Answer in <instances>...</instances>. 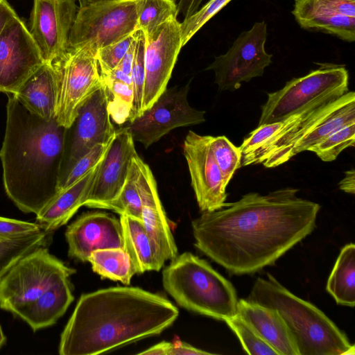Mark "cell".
I'll use <instances>...</instances> for the list:
<instances>
[{
	"label": "cell",
	"mask_w": 355,
	"mask_h": 355,
	"mask_svg": "<svg viewBox=\"0 0 355 355\" xmlns=\"http://www.w3.org/2000/svg\"><path fill=\"white\" fill-rule=\"evenodd\" d=\"M286 187L266 195L251 192L205 211L191 223L195 246L234 275L253 274L310 234L320 205Z\"/></svg>",
	"instance_id": "6da1fadb"
},
{
	"label": "cell",
	"mask_w": 355,
	"mask_h": 355,
	"mask_svg": "<svg viewBox=\"0 0 355 355\" xmlns=\"http://www.w3.org/2000/svg\"><path fill=\"white\" fill-rule=\"evenodd\" d=\"M179 315L162 295L116 286L83 294L60 336V355H94L160 334Z\"/></svg>",
	"instance_id": "7a4b0ae2"
},
{
	"label": "cell",
	"mask_w": 355,
	"mask_h": 355,
	"mask_svg": "<svg viewBox=\"0 0 355 355\" xmlns=\"http://www.w3.org/2000/svg\"><path fill=\"white\" fill-rule=\"evenodd\" d=\"M0 160L7 196L25 213L37 215L58 191L67 128L46 120L7 94Z\"/></svg>",
	"instance_id": "3957f363"
},
{
	"label": "cell",
	"mask_w": 355,
	"mask_h": 355,
	"mask_svg": "<svg viewBox=\"0 0 355 355\" xmlns=\"http://www.w3.org/2000/svg\"><path fill=\"white\" fill-rule=\"evenodd\" d=\"M76 270L40 246L0 279V308L33 331L54 324L73 301L69 277Z\"/></svg>",
	"instance_id": "277c9868"
},
{
	"label": "cell",
	"mask_w": 355,
	"mask_h": 355,
	"mask_svg": "<svg viewBox=\"0 0 355 355\" xmlns=\"http://www.w3.org/2000/svg\"><path fill=\"white\" fill-rule=\"evenodd\" d=\"M250 302L276 309L286 324L299 355L354 354V345L321 310L283 286L272 275L259 277Z\"/></svg>",
	"instance_id": "5b68a950"
},
{
	"label": "cell",
	"mask_w": 355,
	"mask_h": 355,
	"mask_svg": "<svg viewBox=\"0 0 355 355\" xmlns=\"http://www.w3.org/2000/svg\"><path fill=\"white\" fill-rule=\"evenodd\" d=\"M164 289L181 306L225 321L237 314L239 300L232 283L205 260L186 252L162 272Z\"/></svg>",
	"instance_id": "8992f818"
},
{
	"label": "cell",
	"mask_w": 355,
	"mask_h": 355,
	"mask_svg": "<svg viewBox=\"0 0 355 355\" xmlns=\"http://www.w3.org/2000/svg\"><path fill=\"white\" fill-rule=\"evenodd\" d=\"M349 73L345 66L320 64L304 76L293 78L276 92L267 93L258 125L282 121L327 95L347 92Z\"/></svg>",
	"instance_id": "52a82bcc"
},
{
	"label": "cell",
	"mask_w": 355,
	"mask_h": 355,
	"mask_svg": "<svg viewBox=\"0 0 355 355\" xmlns=\"http://www.w3.org/2000/svg\"><path fill=\"white\" fill-rule=\"evenodd\" d=\"M137 0H123L79 8L69 36L68 47L96 54L111 44L135 33Z\"/></svg>",
	"instance_id": "ba28073f"
},
{
	"label": "cell",
	"mask_w": 355,
	"mask_h": 355,
	"mask_svg": "<svg viewBox=\"0 0 355 355\" xmlns=\"http://www.w3.org/2000/svg\"><path fill=\"white\" fill-rule=\"evenodd\" d=\"M51 64L57 85L55 118L69 129L82 106L103 85L99 65L91 51L70 47Z\"/></svg>",
	"instance_id": "9c48e42d"
},
{
	"label": "cell",
	"mask_w": 355,
	"mask_h": 355,
	"mask_svg": "<svg viewBox=\"0 0 355 355\" xmlns=\"http://www.w3.org/2000/svg\"><path fill=\"white\" fill-rule=\"evenodd\" d=\"M266 37V24L256 22L239 35L225 54L215 58L206 70L214 71L215 83L220 90L238 89L241 83L263 74L272 57L265 49Z\"/></svg>",
	"instance_id": "30bf717a"
},
{
	"label": "cell",
	"mask_w": 355,
	"mask_h": 355,
	"mask_svg": "<svg viewBox=\"0 0 355 355\" xmlns=\"http://www.w3.org/2000/svg\"><path fill=\"white\" fill-rule=\"evenodd\" d=\"M189 83L166 89L141 115L125 126L134 141L148 148L176 128L205 121V111L192 107L187 99Z\"/></svg>",
	"instance_id": "8fae6325"
},
{
	"label": "cell",
	"mask_w": 355,
	"mask_h": 355,
	"mask_svg": "<svg viewBox=\"0 0 355 355\" xmlns=\"http://www.w3.org/2000/svg\"><path fill=\"white\" fill-rule=\"evenodd\" d=\"M347 92L327 95L301 111L277 121L278 128L274 136L249 157L243 166L262 164L266 168H274L290 160L297 142L341 104Z\"/></svg>",
	"instance_id": "7c38bea8"
},
{
	"label": "cell",
	"mask_w": 355,
	"mask_h": 355,
	"mask_svg": "<svg viewBox=\"0 0 355 355\" xmlns=\"http://www.w3.org/2000/svg\"><path fill=\"white\" fill-rule=\"evenodd\" d=\"M44 63L28 27L16 15L0 34V92L15 94Z\"/></svg>",
	"instance_id": "4fadbf2b"
},
{
	"label": "cell",
	"mask_w": 355,
	"mask_h": 355,
	"mask_svg": "<svg viewBox=\"0 0 355 355\" xmlns=\"http://www.w3.org/2000/svg\"><path fill=\"white\" fill-rule=\"evenodd\" d=\"M145 36V82L141 113L166 89L182 47L180 23L177 18L166 21Z\"/></svg>",
	"instance_id": "5bb4252c"
},
{
	"label": "cell",
	"mask_w": 355,
	"mask_h": 355,
	"mask_svg": "<svg viewBox=\"0 0 355 355\" xmlns=\"http://www.w3.org/2000/svg\"><path fill=\"white\" fill-rule=\"evenodd\" d=\"M210 139V135H200L190 130L182 145L191 187L202 212L214 211L224 207L227 197Z\"/></svg>",
	"instance_id": "9a60e30c"
},
{
	"label": "cell",
	"mask_w": 355,
	"mask_h": 355,
	"mask_svg": "<svg viewBox=\"0 0 355 355\" xmlns=\"http://www.w3.org/2000/svg\"><path fill=\"white\" fill-rule=\"evenodd\" d=\"M78 10L75 0H33L28 28L44 62L67 51Z\"/></svg>",
	"instance_id": "2e32d148"
},
{
	"label": "cell",
	"mask_w": 355,
	"mask_h": 355,
	"mask_svg": "<svg viewBox=\"0 0 355 355\" xmlns=\"http://www.w3.org/2000/svg\"><path fill=\"white\" fill-rule=\"evenodd\" d=\"M137 154L135 141L127 128L124 126L115 130L85 206L96 208L115 198L125 184Z\"/></svg>",
	"instance_id": "e0dca14e"
},
{
	"label": "cell",
	"mask_w": 355,
	"mask_h": 355,
	"mask_svg": "<svg viewBox=\"0 0 355 355\" xmlns=\"http://www.w3.org/2000/svg\"><path fill=\"white\" fill-rule=\"evenodd\" d=\"M71 127L73 128L69 144L64 148L60 173L94 146L110 140L114 135L103 85L82 106Z\"/></svg>",
	"instance_id": "ac0fdd59"
},
{
	"label": "cell",
	"mask_w": 355,
	"mask_h": 355,
	"mask_svg": "<svg viewBox=\"0 0 355 355\" xmlns=\"http://www.w3.org/2000/svg\"><path fill=\"white\" fill-rule=\"evenodd\" d=\"M65 237L69 256L83 262L95 250L123 248L120 219L106 212L82 214L67 227Z\"/></svg>",
	"instance_id": "d6986e66"
},
{
	"label": "cell",
	"mask_w": 355,
	"mask_h": 355,
	"mask_svg": "<svg viewBox=\"0 0 355 355\" xmlns=\"http://www.w3.org/2000/svg\"><path fill=\"white\" fill-rule=\"evenodd\" d=\"M292 13L302 28L355 40V0H295Z\"/></svg>",
	"instance_id": "ffe728a7"
},
{
	"label": "cell",
	"mask_w": 355,
	"mask_h": 355,
	"mask_svg": "<svg viewBox=\"0 0 355 355\" xmlns=\"http://www.w3.org/2000/svg\"><path fill=\"white\" fill-rule=\"evenodd\" d=\"M279 355H299L295 340L279 312L248 300L238 302L237 314Z\"/></svg>",
	"instance_id": "44dd1931"
},
{
	"label": "cell",
	"mask_w": 355,
	"mask_h": 355,
	"mask_svg": "<svg viewBox=\"0 0 355 355\" xmlns=\"http://www.w3.org/2000/svg\"><path fill=\"white\" fill-rule=\"evenodd\" d=\"M101 161L81 178L59 190L36 215L37 223L42 230L51 232L66 224L78 209L85 205Z\"/></svg>",
	"instance_id": "7402d4cb"
},
{
	"label": "cell",
	"mask_w": 355,
	"mask_h": 355,
	"mask_svg": "<svg viewBox=\"0 0 355 355\" xmlns=\"http://www.w3.org/2000/svg\"><path fill=\"white\" fill-rule=\"evenodd\" d=\"M13 95L35 115L46 120L56 119L57 85L53 64L44 62Z\"/></svg>",
	"instance_id": "603a6c76"
},
{
	"label": "cell",
	"mask_w": 355,
	"mask_h": 355,
	"mask_svg": "<svg viewBox=\"0 0 355 355\" xmlns=\"http://www.w3.org/2000/svg\"><path fill=\"white\" fill-rule=\"evenodd\" d=\"M123 250L128 254L135 274L159 271L165 263L156 252L142 221L120 215Z\"/></svg>",
	"instance_id": "cb8c5ba5"
},
{
	"label": "cell",
	"mask_w": 355,
	"mask_h": 355,
	"mask_svg": "<svg viewBox=\"0 0 355 355\" xmlns=\"http://www.w3.org/2000/svg\"><path fill=\"white\" fill-rule=\"evenodd\" d=\"M327 291L337 304L354 307L355 305V245H345L331 270Z\"/></svg>",
	"instance_id": "d4e9b609"
},
{
	"label": "cell",
	"mask_w": 355,
	"mask_h": 355,
	"mask_svg": "<svg viewBox=\"0 0 355 355\" xmlns=\"http://www.w3.org/2000/svg\"><path fill=\"white\" fill-rule=\"evenodd\" d=\"M355 123V93L348 91L345 100L295 145L291 157L320 142L342 127Z\"/></svg>",
	"instance_id": "484cf974"
},
{
	"label": "cell",
	"mask_w": 355,
	"mask_h": 355,
	"mask_svg": "<svg viewBox=\"0 0 355 355\" xmlns=\"http://www.w3.org/2000/svg\"><path fill=\"white\" fill-rule=\"evenodd\" d=\"M101 76L111 119L118 125L128 123L133 103L131 76L117 68Z\"/></svg>",
	"instance_id": "4316f807"
},
{
	"label": "cell",
	"mask_w": 355,
	"mask_h": 355,
	"mask_svg": "<svg viewBox=\"0 0 355 355\" xmlns=\"http://www.w3.org/2000/svg\"><path fill=\"white\" fill-rule=\"evenodd\" d=\"M142 223L159 256L165 261L178 256V248L161 202L143 205Z\"/></svg>",
	"instance_id": "83f0119b"
},
{
	"label": "cell",
	"mask_w": 355,
	"mask_h": 355,
	"mask_svg": "<svg viewBox=\"0 0 355 355\" xmlns=\"http://www.w3.org/2000/svg\"><path fill=\"white\" fill-rule=\"evenodd\" d=\"M94 272L107 278L130 284L135 274L128 254L122 248L97 250L91 253L88 261Z\"/></svg>",
	"instance_id": "f1b7e54d"
},
{
	"label": "cell",
	"mask_w": 355,
	"mask_h": 355,
	"mask_svg": "<svg viewBox=\"0 0 355 355\" xmlns=\"http://www.w3.org/2000/svg\"><path fill=\"white\" fill-rule=\"evenodd\" d=\"M47 232L40 230L17 238L0 237V279L24 256L44 245Z\"/></svg>",
	"instance_id": "f546056e"
},
{
	"label": "cell",
	"mask_w": 355,
	"mask_h": 355,
	"mask_svg": "<svg viewBox=\"0 0 355 355\" xmlns=\"http://www.w3.org/2000/svg\"><path fill=\"white\" fill-rule=\"evenodd\" d=\"M137 167L132 163L119 195L113 200L98 205L96 208L110 209L120 215H127L142 221V203L136 184Z\"/></svg>",
	"instance_id": "4dcf8cb0"
},
{
	"label": "cell",
	"mask_w": 355,
	"mask_h": 355,
	"mask_svg": "<svg viewBox=\"0 0 355 355\" xmlns=\"http://www.w3.org/2000/svg\"><path fill=\"white\" fill-rule=\"evenodd\" d=\"M137 28L148 34L166 21L177 18L173 0H137Z\"/></svg>",
	"instance_id": "1f68e13d"
},
{
	"label": "cell",
	"mask_w": 355,
	"mask_h": 355,
	"mask_svg": "<svg viewBox=\"0 0 355 355\" xmlns=\"http://www.w3.org/2000/svg\"><path fill=\"white\" fill-rule=\"evenodd\" d=\"M210 144L227 187L235 171L241 167L240 147L233 144L225 135L211 136Z\"/></svg>",
	"instance_id": "d6a6232c"
},
{
	"label": "cell",
	"mask_w": 355,
	"mask_h": 355,
	"mask_svg": "<svg viewBox=\"0 0 355 355\" xmlns=\"http://www.w3.org/2000/svg\"><path fill=\"white\" fill-rule=\"evenodd\" d=\"M112 138L106 142L96 144L62 171L58 180V191L73 184L97 165L103 157Z\"/></svg>",
	"instance_id": "836d02e7"
},
{
	"label": "cell",
	"mask_w": 355,
	"mask_h": 355,
	"mask_svg": "<svg viewBox=\"0 0 355 355\" xmlns=\"http://www.w3.org/2000/svg\"><path fill=\"white\" fill-rule=\"evenodd\" d=\"M355 142V123L347 124L331 133L320 142L309 148L321 160L331 162L347 148L354 147Z\"/></svg>",
	"instance_id": "e575fe53"
},
{
	"label": "cell",
	"mask_w": 355,
	"mask_h": 355,
	"mask_svg": "<svg viewBox=\"0 0 355 355\" xmlns=\"http://www.w3.org/2000/svg\"><path fill=\"white\" fill-rule=\"evenodd\" d=\"M135 46L134 60L131 71V78L133 88V103L130 121L141 114V102L145 82L144 50L145 33L137 30L135 33Z\"/></svg>",
	"instance_id": "d590c367"
},
{
	"label": "cell",
	"mask_w": 355,
	"mask_h": 355,
	"mask_svg": "<svg viewBox=\"0 0 355 355\" xmlns=\"http://www.w3.org/2000/svg\"><path fill=\"white\" fill-rule=\"evenodd\" d=\"M234 332L248 354L279 355L248 323L237 315L225 321Z\"/></svg>",
	"instance_id": "8d00e7d4"
},
{
	"label": "cell",
	"mask_w": 355,
	"mask_h": 355,
	"mask_svg": "<svg viewBox=\"0 0 355 355\" xmlns=\"http://www.w3.org/2000/svg\"><path fill=\"white\" fill-rule=\"evenodd\" d=\"M232 0H209L193 15L180 23L181 38L184 46L191 37L215 15Z\"/></svg>",
	"instance_id": "74e56055"
},
{
	"label": "cell",
	"mask_w": 355,
	"mask_h": 355,
	"mask_svg": "<svg viewBox=\"0 0 355 355\" xmlns=\"http://www.w3.org/2000/svg\"><path fill=\"white\" fill-rule=\"evenodd\" d=\"M134 40L135 33L97 51L96 58L99 65L101 74H107L116 68Z\"/></svg>",
	"instance_id": "f35d334b"
},
{
	"label": "cell",
	"mask_w": 355,
	"mask_h": 355,
	"mask_svg": "<svg viewBox=\"0 0 355 355\" xmlns=\"http://www.w3.org/2000/svg\"><path fill=\"white\" fill-rule=\"evenodd\" d=\"M139 354L147 355H201L212 354V353L203 351L193 346L183 343L162 341L151 347L139 353Z\"/></svg>",
	"instance_id": "ab89813d"
},
{
	"label": "cell",
	"mask_w": 355,
	"mask_h": 355,
	"mask_svg": "<svg viewBox=\"0 0 355 355\" xmlns=\"http://www.w3.org/2000/svg\"><path fill=\"white\" fill-rule=\"evenodd\" d=\"M42 230L37 223H29L0 216V237L17 238Z\"/></svg>",
	"instance_id": "60d3db41"
},
{
	"label": "cell",
	"mask_w": 355,
	"mask_h": 355,
	"mask_svg": "<svg viewBox=\"0 0 355 355\" xmlns=\"http://www.w3.org/2000/svg\"><path fill=\"white\" fill-rule=\"evenodd\" d=\"M17 14L7 0H0V34L6 25Z\"/></svg>",
	"instance_id": "b9f144b4"
},
{
	"label": "cell",
	"mask_w": 355,
	"mask_h": 355,
	"mask_svg": "<svg viewBox=\"0 0 355 355\" xmlns=\"http://www.w3.org/2000/svg\"><path fill=\"white\" fill-rule=\"evenodd\" d=\"M135 37L133 42L130 45L128 51L121 59V62L116 67L117 69L121 70L124 73L131 76L132 67L134 60L135 54Z\"/></svg>",
	"instance_id": "7bdbcfd3"
},
{
	"label": "cell",
	"mask_w": 355,
	"mask_h": 355,
	"mask_svg": "<svg viewBox=\"0 0 355 355\" xmlns=\"http://www.w3.org/2000/svg\"><path fill=\"white\" fill-rule=\"evenodd\" d=\"M202 0H180L178 6V12L184 15V19L189 17L198 10V7Z\"/></svg>",
	"instance_id": "ee69618b"
},
{
	"label": "cell",
	"mask_w": 355,
	"mask_h": 355,
	"mask_svg": "<svg viewBox=\"0 0 355 355\" xmlns=\"http://www.w3.org/2000/svg\"><path fill=\"white\" fill-rule=\"evenodd\" d=\"M339 187L346 193L354 194L355 191V173L354 169L345 172V177L339 182Z\"/></svg>",
	"instance_id": "f6af8a7d"
},
{
	"label": "cell",
	"mask_w": 355,
	"mask_h": 355,
	"mask_svg": "<svg viewBox=\"0 0 355 355\" xmlns=\"http://www.w3.org/2000/svg\"><path fill=\"white\" fill-rule=\"evenodd\" d=\"M79 3V8L87 7L95 4L114 2L123 0H77Z\"/></svg>",
	"instance_id": "bcb514c9"
},
{
	"label": "cell",
	"mask_w": 355,
	"mask_h": 355,
	"mask_svg": "<svg viewBox=\"0 0 355 355\" xmlns=\"http://www.w3.org/2000/svg\"><path fill=\"white\" fill-rule=\"evenodd\" d=\"M6 342V337L3 331L2 327L0 325V349L5 345Z\"/></svg>",
	"instance_id": "7dc6e473"
}]
</instances>
